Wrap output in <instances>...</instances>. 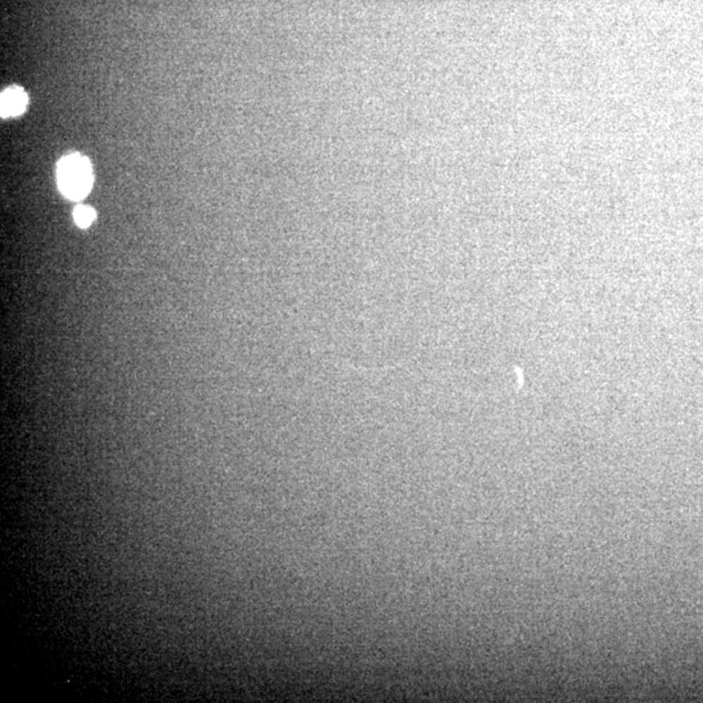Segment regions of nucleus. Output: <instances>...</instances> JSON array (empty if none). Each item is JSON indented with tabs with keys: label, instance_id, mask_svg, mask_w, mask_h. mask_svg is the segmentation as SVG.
<instances>
[{
	"label": "nucleus",
	"instance_id": "1",
	"mask_svg": "<svg viewBox=\"0 0 703 703\" xmlns=\"http://www.w3.org/2000/svg\"><path fill=\"white\" fill-rule=\"evenodd\" d=\"M58 182L61 193L70 200H82L91 189L93 174L87 158L70 154L58 165Z\"/></svg>",
	"mask_w": 703,
	"mask_h": 703
},
{
	"label": "nucleus",
	"instance_id": "2",
	"mask_svg": "<svg viewBox=\"0 0 703 703\" xmlns=\"http://www.w3.org/2000/svg\"><path fill=\"white\" fill-rule=\"evenodd\" d=\"M27 96L20 87H11L1 94V116H16L25 110Z\"/></svg>",
	"mask_w": 703,
	"mask_h": 703
},
{
	"label": "nucleus",
	"instance_id": "3",
	"mask_svg": "<svg viewBox=\"0 0 703 703\" xmlns=\"http://www.w3.org/2000/svg\"><path fill=\"white\" fill-rule=\"evenodd\" d=\"M73 217H75V222L77 223L78 226L81 227V228H87L96 219V213H94V210L91 208L77 206V208H75Z\"/></svg>",
	"mask_w": 703,
	"mask_h": 703
}]
</instances>
